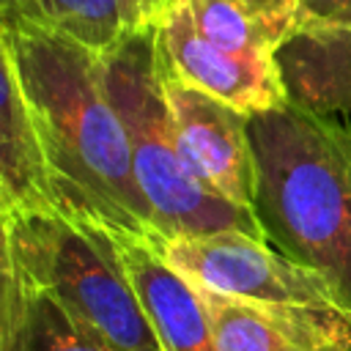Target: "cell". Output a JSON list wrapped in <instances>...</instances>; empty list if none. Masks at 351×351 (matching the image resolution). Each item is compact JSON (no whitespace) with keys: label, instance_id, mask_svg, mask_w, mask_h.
Instances as JSON below:
<instances>
[{"label":"cell","instance_id":"obj_10","mask_svg":"<svg viewBox=\"0 0 351 351\" xmlns=\"http://www.w3.org/2000/svg\"><path fill=\"white\" fill-rule=\"evenodd\" d=\"M25 211H58V200L30 104L0 49V214Z\"/></svg>","mask_w":351,"mask_h":351},{"label":"cell","instance_id":"obj_5","mask_svg":"<svg viewBox=\"0 0 351 351\" xmlns=\"http://www.w3.org/2000/svg\"><path fill=\"white\" fill-rule=\"evenodd\" d=\"M159 250L195 285L225 296L269 304L343 307L324 274L239 230L167 239Z\"/></svg>","mask_w":351,"mask_h":351},{"label":"cell","instance_id":"obj_16","mask_svg":"<svg viewBox=\"0 0 351 351\" xmlns=\"http://www.w3.org/2000/svg\"><path fill=\"white\" fill-rule=\"evenodd\" d=\"M299 25H343L351 22V0H293Z\"/></svg>","mask_w":351,"mask_h":351},{"label":"cell","instance_id":"obj_15","mask_svg":"<svg viewBox=\"0 0 351 351\" xmlns=\"http://www.w3.org/2000/svg\"><path fill=\"white\" fill-rule=\"evenodd\" d=\"M247 8H252L263 22H269L282 41L299 27V11L293 0H241Z\"/></svg>","mask_w":351,"mask_h":351},{"label":"cell","instance_id":"obj_4","mask_svg":"<svg viewBox=\"0 0 351 351\" xmlns=\"http://www.w3.org/2000/svg\"><path fill=\"white\" fill-rule=\"evenodd\" d=\"M0 269L49 293L112 348L162 351L107 228L60 211L0 214Z\"/></svg>","mask_w":351,"mask_h":351},{"label":"cell","instance_id":"obj_17","mask_svg":"<svg viewBox=\"0 0 351 351\" xmlns=\"http://www.w3.org/2000/svg\"><path fill=\"white\" fill-rule=\"evenodd\" d=\"M167 3L170 0H123L126 14H129V22H132V30L154 27L162 19Z\"/></svg>","mask_w":351,"mask_h":351},{"label":"cell","instance_id":"obj_12","mask_svg":"<svg viewBox=\"0 0 351 351\" xmlns=\"http://www.w3.org/2000/svg\"><path fill=\"white\" fill-rule=\"evenodd\" d=\"M0 351H118L49 293L0 269Z\"/></svg>","mask_w":351,"mask_h":351},{"label":"cell","instance_id":"obj_1","mask_svg":"<svg viewBox=\"0 0 351 351\" xmlns=\"http://www.w3.org/2000/svg\"><path fill=\"white\" fill-rule=\"evenodd\" d=\"M0 49L14 63L41 134L58 211L159 244L126 129L99 74V55L27 22H0Z\"/></svg>","mask_w":351,"mask_h":351},{"label":"cell","instance_id":"obj_13","mask_svg":"<svg viewBox=\"0 0 351 351\" xmlns=\"http://www.w3.org/2000/svg\"><path fill=\"white\" fill-rule=\"evenodd\" d=\"M0 22H27L104 55L129 33L123 0H0Z\"/></svg>","mask_w":351,"mask_h":351},{"label":"cell","instance_id":"obj_7","mask_svg":"<svg viewBox=\"0 0 351 351\" xmlns=\"http://www.w3.org/2000/svg\"><path fill=\"white\" fill-rule=\"evenodd\" d=\"M156 44L167 69L178 80L222 99L244 115H258L288 101L277 63L233 55L208 41L197 30L186 0L167 3L156 22Z\"/></svg>","mask_w":351,"mask_h":351},{"label":"cell","instance_id":"obj_9","mask_svg":"<svg viewBox=\"0 0 351 351\" xmlns=\"http://www.w3.org/2000/svg\"><path fill=\"white\" fill-rule=\"evenodd\" d=\"M123 271L162 351H217L200 288L148 239L115 236Z\"/></svg>","mask_w":351,"mask_h":351},{"label":"cell","instance_id":"obj_8","mask_svg":"<svg viewBox=\"0 0 351 351\" xmlns=\"http://www.w3.org/2000/svg\"><path fill=\"white\" fill-rule=\"evenodd\" d=\"M200 288V285H197ZM217 351H351V310L269 304L200 288Z\"/></svg>","mask_w":351,"mask_h":351},{"label":"cell","instance_id":"obj_14","mask_svg":"<svg viewBox=\"0 0 351 351\" xmlns=\"http://www.w3.org/2000/svg\"><path fill=\"white\" fill-rule=\"evenodd\" d=\"M186 5L197 30L217 47L244 58L274 60L282 36L241 0H186Z\"/></svg>","mask_w":351,"mask_h":351},{"label":"cell","instance_id":"obj_6","mask_svg":"<svg viewBox=\"0 0 351 351\" xmlns=\"http://www.w3.org/2000/svg\"><path fill=\"white\" fill-rule=\"evenodd\" d=\"M159 71L173 129L192 170L228 200L252 208L258 192V159L250 137V115L178 80L167 69L162 52Z\"/></svg>","mask_w":351,"mask_h":351},{"label":"cell","instance_id":"obj_11","mask_svg":"<svg viewBox=\"0 0 351 351\" xmlns=\"http://www.w3.org/2000/svg\"><path fill=\"white\" fill-rule=\"evenodd\" d=\"M288 99L318 112H351V22L299 25L274 52Z\"/></svg>","mask_w":351,"mask_h":351},{"label":"cell","instance_id":"obj_2","mask_svg":"<svg viewBox=\"0 0 351 351\" xmlns=\"http://www.w3.org/2000/svg\"><path fill=\"white\" fill-rule=\"evenodd\" d=\"M255 214L288 258L315 269L351 310V121L296 101L250 115Z\"/></svg>","mask_w":351,"mask_h":351},{"label":"cell","instance_id":"obj_3","mask_svg":"<svg viewBox=\"0 0 351 351\" xmlns=\"http://www.w3.org/2000/svg\"><path fill=\"white\" fill-rule=\"evenodd\" d=\"M99 74L126 129L134 176L154 211L159 244L222 230L269 241L252 208L211 189L186 162L162 85L156 25L132 30L115 49L99 55Z\"/></svg>","mask_w":351,"mask_h":351}]
</instances>
